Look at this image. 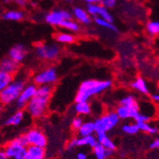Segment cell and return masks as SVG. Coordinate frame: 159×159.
<instances>
[{
    "instance_id": "obj_1",
    "label": "cell",
    "mask_w": 159,
    "mask_h": 159,
    "mask_svg": "<svg viewBox=\"0 0 159 159\" xmlns=\"http://www.w3.org/2000/svg\"><path fill=\"white\" fill-rule=\"evenodd\" d=\"M52 92V86H37L35 95L29 101L26 106L27 112L33 118L39 119L46 114Z\"/></svg>"
},
{
    "instance_id": "obj_2",
    "label": "cell",
    "mask_w": 159,
    "mask_h": 159,
    "mask_svg": "<svg viewBox=\"0 0 159 159\" xmlns=\"http://www.w3.org/2000/svg\"><path fill=\"white\" fill-rule=\"evenodd\" d=\"M112 85V81L98 80V79H87L84 80L78 87L77 93L75 94V102L82 101H90L92 97L97 96L109 90Z\"/></svg>"
},
{
    "instance_id": "obj_3",
    "label": "cell",
    "mask_w": 159,
    "mask_h": 159,
    "mask_svg": "<svg viewBox=\"0 0 159 159\" xmlns=\"http://www.w3.org/2000/svg\"><path fill=\"white\" fill-rule=\"evenodd\" d=\"M27 83V78L24 75L12 77L11 81L0 93V103L3 106H9L16 102Z\"/></svg>"
},
{
    "instance_id": "obj_4",
    "label": "cell",
    "mask_w": 159,
    "mask_h": 159,
    "mask_svg": "<svg viewBox=\"0 0 159 159\" xmlns=\"http://www.w3.org/2000/svg\"><path fill=\"white\" fill-rule=\"evenodd\" d=\"M34 55L37 59L43 62H53L62 54V48L58 43L40 42L34 46Z\"/></svg>"
},
{
    "instance_id": "obj_5",
    "label": "cell",
    "mask_w": 159,
    "mask_h": 159,
    "mask_svg": "<svg viewBox=\"0 0 159 159\" xmlns=\"http://www.w3.org/2000/svg\"><path fill=\"white\" fill-rule=\"evenodd\" d=\"M27 143L23 135L10 141L4 147L8 159H25L27 152Z\"/></svg>"
},
{
    "instance_id": "obj_6",
    "label": "cell",
    "mask_w": 159,
    "mask_h": 159,
    "mask_svg": "<svg viewBox=\"0 0 159 159\" xmlns=\"http://www.w3.org/2000/svg\"><path fill=\"white\" fill-rule=\"evenodd\" d=\"M58 71L54 66H47L38 70L33 77V82L36 86H53L58 81Z\"/></svg>"
},
{
    "instance_id": "obj_7",
    "label": "cell",
    "mask_w": 159,
    "mask_h": 159,
    "mask_svg": "<svg viewBox=\"0 0 159 159\" xmlns=\"http://www.w3.org/2000/svg\"><path fill=\"white\" fill-rule=\"evenodd\" d=\"M119 121L120 118L118 117V115L115 111H108L104 113L103 115H101L100 117H98L93 121L95 134L98 133L107 134L108 132L111 131L113 128L116 127Z\"/></svg>"
},
{
    "instance_id": "obj_8",
    "label": "cell",
    "mask_w": 159,
    "mask_h": 159,
    "mask_svg": "<svg viewBox=\"0 0 159 159\" xmlns=\"http://www.w3.org/2000/svg\"><path fill=\"white\" fill-rule=\"evenodd\" d=\"M73 18L70 11L65 9H54L47 12L44 16L45 22L52 27H59L61 23L65 20Z\"/></svg>"
},
{
    "instance_id": "obj_9",
    "label": "cell",
    "mask_w": 159,
    "mask_h": 159,
    "mask_svg": "<svg viewBox=\"0 0 159 159\" xmlns=\"http://www.w3.org/2000/svg\"><path fill=\"white\" fill-rule=\"evenodd\" d=\"M28 146H37L45 148L48 140L45 134L39 128H32L23 135Z\"/></svg>"
},
{
    "instance_id": "obj_10",
    "label": "cell",
    "mask_w": 159,
    "mask_h": 159,
    "mask_svg": "<svg viewBox=\"0 0 159 159\" xmlns=\"http://www.w3.org/2000/svg\"><path fill=\"white\" fill-rule=\"evenodd\" d=\"M36 90H37V86L34 82L26 84L24 89L20 93L19 96L17 97L16 101L14 102L18 110H23L24 108H26L27 104L29 103V101L35 95Z\"/></svg>"
},
{
    "instance_id": "obj_11",
    "label": "cell",
    "mask_w": 159,
    "mask_h": 159,
    "mask_svg": "<svg viewBox=\"0 0 159 159\" xmlns=\"http://www.w3.org/2000/svg\"><path fill=\"white\" fill-rule=\"evenodd\" d=\"M86 11L93 18V17H100L102 19H105L109 22H114V17L111 11L104 6H102L100 3L98 4H86Z\"/></svg>"
},
{
    "instance_id": "obj_12",
    "label": "cell",
    "mask_w": 159,
    "mask_h": 159,
    "mask_svg": "<svg viewBox=\"0 0 159 159\" xmlns=\"http://www.w3.org/2000/svg\"><path fill=\"white\" fill-rule=\"evenodd\" d=\"M29 53H30V52H29V49L27 48V46L25 44L18 43V44L13 45L9 50L8 56L16 62L21 64L27 59Z\"/></svg>"
},
{
    "instance_id": "obj_13",
    "label": "cell",
    "mask_w": 159,
    "mask_h": 159,
    "mask_svg": "<svg viewBox=\"0 0 159 159\" xmlns=\"http://www.w3.org/2000/svg\"><path fill=\"white\" fill-rule=\"evenodd\" d=\"M97 144V139L94 134L88 136H78L71 138L68 143L69 149H75L77 147H90L93 148Z\"/></svg>"
},
{
    "instance_id": "obj_14",
    "label": "cell",
    "mask_w": 159,
    "mask_h": 159,
    "mask_svg": "<svg viewBox=\"0 0 159 159\" xmlns=\"http://www.w3.org/2000/svg\"><path fill=\"white\" fill-rule=\"evenodd\" d=\"M73 18L77 21L81 26H89L92 24V16L88 13L85 8L80 6H75L70 11Z\"/></svg>"
},
{
    "instance_id": "obj_15",
    "label": "cell",
    "mask_w": 159,
    "mask_h": 159,
    "mask_svg": "<svg viewBox=\"0 0 159 159\" xmlns=\"http://www.w3.org/2000/svg\"><path fill=\"white\" fill-rule=\"evenodd\" d=\"M115 112L120 119H129L134 118L139 112L138 103H134L131 106H118L115 110Z\"/></svg>"
},
{
    "instance_id": "obj_16",
    "label": "cell",
    "mask_w": 159,
    "mask_h": 159,
    "mask_svg": "<svg viewBox=\"0 0 159 159\" xmlns=\"http://www.w3.org/2000/svg\"><path fill=\"white\" fill-rule=\"evenodd\" d=\"M19 66H20L19 63L12 60L9 56L4 57V58L0 60V71L11 75L12 76L17 74V71L19 70Z\"/></svg>"
},
{
    "instance_id": "obj_17",
    "label": "cell",
    "mask_w": 159,
    "mask_h": 159,
    "mask_svg": "<svg viewBox=\"0 0 159 159\" xmlns=\"http://www.w3.org/2000/svg\"><path fill=\"white\" fill-rule=\"evenodd\" d=\"M46 151L45 148L37 146H27V152L25 159H45Z\"/></svg>"
},
{
    "instance_id": "obj_18",
    "label": "cell",
    "mask_w": 159,
    "mask_h": 159,
    "mask_svg": "<svg viewBox=\"0 0 159 159\" xmlns=\"http://www.w3.org/2000/svg\"><path fill=\"white\" fill-rule=\"evenodd\" d=\"M54 39L59 45H70L75 42L76 36L75 35V34L69 32H59L55 34Z\"/></svg>"
},
{
    "instance_id": "obj_19",
    "label": "cell",
    "mask_w": 159,
    "mask_h": 159,
    "mask_svg": "<svg viewBox=\"0 0 159 159\" xmlns=\"http://www.w3.org/2000/svg\"><path fill=\"white\" fill-rule=\"evenodd\" d=\"M25 18V12L21 10H8L2 14V19L5 21L18 22Z\"/></svg>"
},
{
    "instance_id": "obj_20",
    "label": "cell",
    "mask_w": 159,
    "mask_h": 159,
    "mask_svg": "<svg viewBox=\"0 0 159 159\" xmlns=\"http://www.w3.org/2000/svg\"><path fill=\"white\" fill-rule=\"evenodd\" d=\"M59 28L63 29L65 31H68L69 33H71V34H78L82 30V26L74 18L63 21L61 25L59 26Z\"/></svg>"
},
{
    "instance_id": "obj_21",
    "label": "cell",
    "mask_w": 159,
    "mask_h": 159,
    "mask_svg": "<svg viewBox=\"0 0 159 159\" xmlns=\"http://www.w3.org/2000/svg\"><path fill=\"white\" fill-rule=\"evenodd\" d=\"M96 139H97V142L99 144H101V145H102L103 147H105L106 149H108L110 151L113 152L115 149H116L115 144L108 136V134L106 133H98V134H96Z\"/></svg>"
},
{
    "instance_id": "obj_22",
    "label": "cell",
    "mask_w": 159,
    "mask_h": 159,
    "mask_svg": "<svg viewBox=\"0 0 159 159\" xmlns=\"http://www.w3.org/2000/svg\"><path fill=\"white\" fill-rule=\"evenodd\" d=\"M93 21L98 27L103 28V29H105V30H108L111 33H113V34H118L119 33V29L117 28L116 25H115L114 23H112V22H109V21H107L105 19L100 18V17H93Z\"/></svg>"
},
{
    "instance_id": "obj_23",
    "label": "cell",
    "mask_w": 159,
    "mask_h": 159,
    "mask_svg": "<svg viewBox=\"0 0 159 159\" xmlns=\"http://www.w3.org/2000/svg\"><path fill=\"white\" fill-rule=\"evenodd\" d=\"M75 111L77 115L80 116H86L92 113V106L89 101H82V102H75Z\"/></svg>"
},
{
    "instance_id": "obj_24",
    "label": "cell",
    "mask_w": 159,
    "mask_h": 159,
    "mask_svg": "<svg viewBox=\"0 0 159 159\" xmlns=\"http://www.w3.org/2000/svg\"><path fill=\"white\" fill-rule=\"evenodd\" d=\"M25 117V113L22 110H17L14 113H12L11 116L6 119L5 125L7 126H19Z\"/></svg>"
},
{
    "instance_id": "obj_25",
    "label": "cell",
    "mask_w": 159,
    "mask_h": 159,
    "mask_svg": "<svg viewBox=\"0 0 159 159\" xmlns=\"http://www.w3.org/2000/svg\"><path fill=\"white\" fill-rule=\"evenodd\" d=\"M93 152L96 159H108L112 154L113 152L106 149L97 142L96 145L93 148Z\"/></svg>"
},
{
    "instance_id": "obj_26",
    "label": "cell",
    "mask_w": 159,
    "mask_h": 159,
    "mask_svg": "<svg viewBox=\"0 0 159 159\" xmlns=\"http://www.w3.org/2000/svg\"><path fill=\"white\" fill-rule=\"evenodd\" d=\"M94 134H95V129H94L93 121H84L82 126L77 131L78 136H88V135H93Z\"/></svg>"
},
{
    "instance_id": "obj_27",
    "label": "cell",
    "mask_w": 159,
    "mask_h": 159,
    "mask_svg": "<svg viewBox=\"0 0 159 159\" xmlns=\"http://www.w3.org/2000/svg\"><path fill=\"white\" fill-rule=\"evenodd\" d=\"M131 86L134 90L139 92L142 94H149L150 93V90L148 88V85H147L146 81L144 80V78H142V77H137L134 81H133Z\"/></svg>"
},
{
    "instance_id": "obj_28",
    "label": "cell",
    "mask_w": 159,
    "mask_h": 159,
    "mask_svg": "<svg viewBox=\"0 0 159 159\" xmlns=\"http://www.w3.org/2000/svg\"><path fill=\"white\" fill-rule=\"evenodd\" d=\"M146 32L152 36H155L159 34V21L157 20L149 21L146 25Z\"/></svg>"
},
{
    "instance_id": "obj_29",
    "label": "cell",
    "mask_w": 159,
    "mask_h": 159,
    "mask_svg": "<svg viewBox=\"0 0 159 159\" xmlns=\"http://www.w3.org/2000/svg\"><path fill=\"white\" fill-rule=\"evenodd\" d=\"M137 127H138V129L139 131H142V132H145V133H148L150 134H155L158 129L154 127H151L147 122H141V123H136Z\"/></svg>"
},
{
    "instance_id": "obj_30",
    "label": "cell",
    "mask_w": 159,
    "mask_h": 159,
    "mask_svg": "<svg viewBox=\"0 0 159 159\" xmlns=\"http://www.w3.org/2000/svg\"><path fill=\"white\" fill-rule=\"evenodd\" d=\"M12 77L13 76L11 75H8V74H5V73H2V71H0V93H1L2 90L11 81Z\"/></svg>"
},
{
    "instance_id": "obj_31",
    "label": "cell",
    "mask_w": 159,
    "mask_h": 159,
    "mask_svg": "<svg viewBox=\"0 0 159 159\" xmlns=\"http://www.w3.org/2000/svg\"><path fill=\"white\" fill-rule=\"evenodd\" d=\"M137 101L135 99V96L133 94H129L124 97H122L119 100V106H131L134 103H136Z\"/></svg>"
},
{
    "instance_id": "obj_32",
    "label": "cell",
    "mask_w": 159,
    "mask_h": 159,
    "mask_svg": "<svg viewBox=\"0 0 159 159\" xmlns=\"http://www.w3.org/2000/svg\"><path fill=\"white\" fill-rule=\"evenodd\" d=\"M122 131L128 134H135L139 132L138 127L135 124H125L122 126Z\"/></svg>"
},
{
    "instance_id": "obj_33",
    "label": "cell",
    "mask_w": 159,
    "mask_h": 159,
    "mask_svg": "<svg viewBox=\"0 0 159 159\" xmlns=\"http://www.w3.org/2000/svg\"><path fill=\"white\" fill-rule=\"evenodd\" d=\"M84 122V119L82 118V116H80V115H77V116H75L73 121H71V129H74V131H78L79 128L82 126Z\"/></svg>"
},
{
    "instance_id": "obj_34",
    "label": "cell",
    "mask_w": 159,
    "mask_h": 159,
    "mask_svg": "<svg viewBox=\"0 0 159 159\" xmlns=\"http://www.w3.org/2000/svg\"><path fill=\"white\" fill-rule=\"evenodd\" d=\"M100 4L102 6H104L105 8L109 9V10H111L116 6L117 0H101Z\"/></svg>"
},
{
    "instance_id": "obj_35",
    "label": "cell",
    "mask_w": 159,
    "mask_h": 159,
    "mask_svg": "<svg viewBox=\"0 0 159 159\" xmlns=\"http://www.w3.org/2000/svg\"><path fill=\"white\" fill-rule=\"evenodd\" d=\"M136 123H141V122H148L151 120V116L147 114H143V113H138L136 116L134 118Z\"/></svg>"
},
{
    "instance_id": "obj_36",
    "label": "cell",
    "mask_w": 159,
    "mask_h": 159,
    "mask_svg": "<svg viewBox=\"0 0 159 159\" xmlns=\"http://www.w3.org/2000/svg\"><path fill=\"white\" fill-rule=\"evenodd\" d=\"M5 3H13L20 8H24L27 5V0H4Z\"/></svg>"
},
{
    "instance_id": "obj_37",
    "label": "cell",
    "mask_w": 159,
    "mask_h": 159,
    "mask_svg": "<svg viewBox=\"0 0 159 159\" xmlns=\"http://www.w3.org/2000/svg\"><path fill=\"white\" fill-rule=\"evenodd\" d=\"M150 148H151V149H158V148H159V138L153 140V142L151 143Z\"/></svg>"
},
{
    "instance_id": "obj_38",
    "label": "cell",
    "mask_w": 159,
    "mask_h": 159,
    "mask_svg": "<svg viewBox=\"0 0 159 159\" xmlns=\"http://www.w3.org/2000/svg\"><path fill=\"white\" fill-rule=\"evenodd\" d=\"M85 4H98L101 0H82Z\"/></svg>"
},
{
    "instance_id": "obj_39",
    "label": "cell",
    "mask_w": 159,
    "mask_h": 159,
    "mask_svg": "<svg viewBox=\"0 0 159 159\" xmlns=\"http://www.w3.org/2000/svg\"><path fill=\"white\" fill-rule=\"evenodd\" d=\"M76 159H87V154L83 152H79L76 154Z\"/></svg>"
},
{
    "instance_id": "obj_40",
    "label": "cell",
    "mask_w": 159,
    "mask_h": 159,
    "mask_svg": "<svg viewBox=\"0 0 159 159\" xmlns=\"http://www.w3.org/2000/svg\"><path fill=\"white\" fill-rule=\"evenodd\" d=\"M0 159H8V157L5 153L4 148H0Z\"/></svg>"
},
{
    "instance_id": "obj_41",
    "label": "cell",
    "mask_w": 159,
    "mask_h": 159,
    "mask_svg": "<svg viewBox=\"0 0 159 159\" xmlns=\"http://www.w3.org/2000/svg\"><path fill=\"white\" fill-rule=\"evenodd\" d=\"M152 99L154 101V102L159 103V93H153V94H152Z\"/></svg>"
},
{
    "instance_id": "obj_42",
    "label": "cell",
    "mask_w": 159,
    "mask_h": 159,
    "mask_svg": "<svg viewBox=\"0 0 159 159\" xmlns=\"http://www.w3.org/2000/svg\"><path fill=\"white\" fill-rule=\"evenodd\" d=\"M65 2H67V3H69V4H70V3H73V2H75V0H64Z\"/></svg>"
},
{
    "instance_id": "obj_43",
    "label": "cell",
    "mask_w": 159,
    "mask_h": 159,
    "mask_svg": "<svg viewBox=\"0 0 159 159\" xmlns=\"http://www.w3.org/2000/svg\"><path fill=\"white\" fill-rule=\"evenodd\" d=\"M2 110H3V105H2L1 103H0V112L2 111Z\"/></svg>"
}]
</instances>
